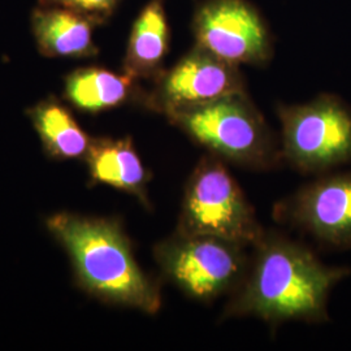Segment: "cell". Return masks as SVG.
Masks as SVG:
<instances>
[{
  "mask_svg": "<svg viewBox=\"0 0 351 351\" xmlns=\"http://www.w3.org/2000/svg\"><path fill=\"white\" fill-rule=\"evenodd\" d=\"M47 228L71 256L77 282L86 293L147 314L160 308L159 288L139 268L117 221L62 213L51 216Z\"/></svg>",
  "mask_w": 351,
  "mask_h": 351,
  "instance_id": "cell-1",
  "label": "cell"
},
{
  "mask_svg": "<svg viewBox=\"0 0 351 351\" xmlns=\"http://www.w3.org/2000/svg\"><path fill=\"white\" fill-rule=\"evenodd\" d=\"M350 271L326 267L304 247L282 239L262 243L230 313L269 322L301 319L323 322L332 288Z\"/></svg>",
  "mask_w": 351,
  "mask_h": 351,
  "instance_id": "cell-2",
  "label": "cell"
},
{
  "mask_svg": "<svg viewBox=\"0 0 351 351\" xmlns=\"http://www.w3.org/2000/svg\"><path fill=\"white\" fill-rule=\"evenodd\" d=\"M180 234L208 236L237 245L261 242V228L241 189L216 160H204L189 181Z\"/></svg>",
  "mask_w": 351,
  "mask_h": 351,
  "instance_id": "cell-3",
  "label": "cell"
},
{
  "mask_svg": "<svg viewBox=\"0 0 351 351\" xmlns=\"http://www.w3.org/2000/svg\"><path fill=\"white\" fill-rule=\"evenodd\" d=\"M290 160L307 172L351 163V108L335 95L280 108Z\"/></svg>",
  "mask_w": 351,
  "mask_h": 351,
  "instance_id": "cell-4",
  "label": "cell"
},
{
  "mask_svg": "<svg viewBox=\"0 0 351 351\" xmlns=\"http://www.w3.org/2000/svg\"><path fill=\"white\" fill-rule=\"evenodd\" d=\"M167 116L190 137L239 163L261 162L271 149L263 117L245 91Z\"/></svg>",
  "mask_w": 351,
  "mask_h": 351,
  "instance_id": "cell-5",
  "label": "cell"
},
{
  "mask_svg": "<svg viewBox=\"0 0 351 351\" xmlns=\"http://www.w3.org/2000/svg\"><path fill=\"white\" fill-rule=\"evenodd\" d=\"M164 275L197 300H211L236 284L243 271L241 245L208 236L178 234L159 245Z\"/></svg>",
  "mask_w": 351,
  "mask_h": 351,
  "instance_id": "cell-6",
  "label": "cell"
},
{
  "mask_svg": "<svg viewBox=\"0 0 351 351\" xmlns=\"http://www.w3.org/2000/svg\"><path fill=\"white\" fill-rule=\"evenodd\" d=\"M191 27L195 45L228 63L263 65L274 55L267 23L247 0H204Z\"/></svg>",
  "mask_w": 351,
  "mask_h": 351,
  "instance_id": "cell-7",
  "label": "cell"
},
{
  "mask_svg": "<svg viewBox=\"0 0 351 351\" xmlns=\"http://www.w3.org/2000/svg\"><path fill=\"white\" fill-rule=\"evenodd\" d=\"M245 91L239 65L228 63L195 45L168 71L155 78L146 106L169 114Z\"/></svg>",
  "mask_w": 351,
  "mask_h": 351,
  "instance_id": "cell-8",
  "label": "cell"
},
{
  "mask_svg": "<svg viewBox=\"0 0 351 351\" xmlns=\"http://www.w3.org/2000/svg\"><path fill=\"white\" fill-rule=\"evenodd\" d=\"M294 215L316 239L335 247H350L351 173L324 177L304 189Z\"/></svg>",
  "mask_w": 351,
  "mask_h": 351,
  "instance_id": "cell-9",
  "label": "cell"
},
{
  "mask_svg": "<svg viewBox=\"0 0 351 351\" xmlns=\"http://www.w3.org/2000/svg\"><path fill=\"white\" fill-rule=\"evenodd\" d=\"M98 24L63 7L40 5L32 11L30 29L38 52L46 58L86 59L98 55L94 30Z\"/></svg>",
  "mask_w": 351,
  "mask_h": 351,
  "instance_id": "cell-10",
  "label": "cell"
},
{
  "mask_svg": "<svg viewBox=\"0 0 351 351\" xmlns=\"http://www.w3.org/2000/svg\"><path fill=\"white\" fill-rule=\"evenodd\" d=\"M171 29L164 0H150L134 20L128 39L123 72L133 78L155 80L163 72Z\"/></svg>",
  "mask_w": 351,
  "mask_h": 351,
  "instance_id": "cell-11",
  "label": "cell"
},
{
  "mask_svg": "<svg viewBox=\"0 0 351 351\" xmlns=\"http://www.w3.org/2000/svg\"><path fill=\"white\" fill-rule=\"evenodd\" d=\"M94 182L130 193L147 204L149 176L129 138H91L85 156Z\"/></svg>",
  "mask_w": 351,
  "mask_h": 351,
  "instance_id": "cell-12",
  "label": "cell"
},
{
  "mask_svg": "<svg viewBox=\"0 0 351 351\" xmlns=\"http://www.w3.org/2000/svg\"><path fill=\"white\" fill-rule=\"evenodd\" d=\"M136 81L101 66L78 68L64 80V98L81 112H103L129 101Z\"/></svg>",
  "mask_w": 351,
  "mask_h": 351,
  "instance_id": "cell-13",
  "label": "cell"
},
{
  "mask_svg": "<svg viewBox=\"0 0 351 351\" xmlns=\"http://www.w3.org/2000/svg\"><path fill=\"white\" fill-rule=\"evenodd\" d=\"M26 113L50 158L71 160L86 156L91 138L62 101L49 97Z\"/></svg>",
  "mask_w": 351,
  "mask_h": 351,
  "instance_id": "cell-14",
  "label": "cell"
},
{
  "mask_svg": "<svg viewBox=\"0 0 351 351\" xmlns=\"http://www.w3.org/2000/svg\"><path fill=\"white\" fill-rule=\"evenodd\" d=\"M121 0H38L40 5H55L82 13L94 20L98 25L106 24L116 10Z\"/></svg>",
  "mask_w": 351,
  "mask_h": 351,
  "instance_id": "cell-15",
  "label": "cell"
}]
</instances>
